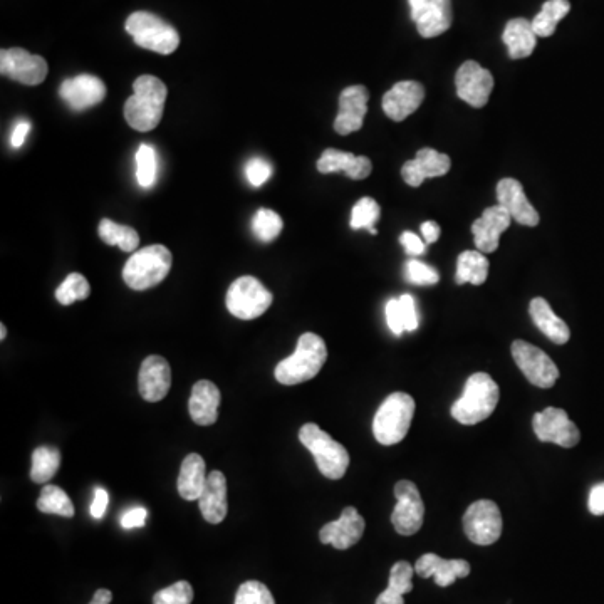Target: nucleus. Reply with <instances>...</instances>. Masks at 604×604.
<instances>
[{"instance_id": "nucleus-1", "label": "nucleus", "mask_w": 604, "mask_h": 604, "mask_svg": "<svg viewBox=\"0 0 604 604\" xmlns=\"http://www.w3.org/2000/svg\"><path fill=\"white\" fill-rule=\"evenodd\" d=\"M168 89L162 79L145 74L133 83V96L125 103V118L133 130H155L162 121Z\"/></svg>"}, {"instance_id": "nucleus-2", "label": "nucleus", "mask_w": 604, "mask_h": 604, "mask_svg": "<svg viewBox=\"0 0 604 604\" xmlns=\"http://www.w3.org/2000/svg\"><path fill=\"white\" fill-rule=\"evenodd\" d=\"M326 360L328 348L324 339L318 334L304 333L297 341L296 351L276 366L274 375L281 385H299L304 381L313 380Z\"/></svg>"}, {"instance_id": "nucleus-3", "label": "nucleus", "mask_w": 604, "mask_h": 604, "mask_svg": "<svg viewBox=\"0 0 604 604\" xmlns=\"http://www.w3.org/2000/svg\"><path fill=\"white\" fill-rule=\"evenodd\" d=\"M499 385L487 373H475L465 383L464 393L452 405V417L462 425H477L494 413L499 403Z\"/></svg>"}, {"instance_id": "nucleus-4", "label": "nucleus", "mask_w": 604, "mask_h": 604, "mask_svg": "<svg viewBox=\"0 0 604 604\" xmlns=\"http://www.w3.org/2000/svg\"><path fill=\"white\" fill-rule=\"evenodd\" d=\"M172 269V252L165 245H148L126 262L123 281L133 291H146L165 281Z\"/></svg>"}, {"instance_id": "nucleus-5", "label": "nucleus", "mask_w": 604, "mask_h": 604, "mask_svg": "<svg viewBox=\"0 0 604 604\" xmlns=\"http://www.w3.org/2000/svg\"><path fill=\"white\" fill-rule=\"evenodd\" d=\"M415 415V400L408 393H391L376 412L373 435L381 445H395L407 437Z\"/></svg>"}, {"instance_id": "nucleus-6", "label": "nucleus", "mask_w": 604, "mask_h": 604, "mask_svg": "<svg viewBox=\"0 0 604 604\" xmlns=\"http://www.w3.org/2000/svg\"><path fill=\"white\" fill-rule=\"evenodd\" d=\"M299 440L313 453L319 472L326 479H343L349 467V453L341 443L329 437L316 423H306L299 430Z\"/></svg>"}, {"instance_id": "nucleus-7", "label": "nucleus", "mask_w": 604, "mask_h": 604, "mask_svg": "<svg viewBox=\"0 0 604 604\" xmlns=\"http://www.w3.org/2000/svg\"><path fill=\"white\" fill-rule=\"evenodd\" d=\"M125 29L133 37L136 46L163 56L175 53L180 44L177 29L151 12H133L126 19Z\"/></svg>"}, {"instance_id": "nucleus-8", "label": "nucleus", "mask_w": 604, "mask_h": 604, "mask_svg": "<svg viewBox=\"0 0 604 604\" xmlns=\"http://www.w3.org/2000/svg\"><path fill=\"white\" fill-rule=\"evenodd\" d=\"M225 304L229 313L242 321L261 318L271 308L272 294L256 277H239L227 291Z\"/></svg>"}, {"instance_id": "nucleus-9", "label": "nucleus", "mask_w": 604, "mask_h": 604, "mask_svg": "<svg viewBox=\"0 0 604 604\" xmlns=\"http://www.w3.org/2000/svg\"><path fill=\"white\" fill-rule=\"evenodd\" d=\"M511 351L512 358L519 366V370L529 380V383L537 386V388H542V390H547V388L556 385L559 378L558 366L541 348H537V346L527 343V341H522V339H517L512 343Z\"/></svg>"}, {"instance_id": "nucleus-10", "label": "nucleus", "mask_w": 604, "mask_h": 604, "mask_svg": "<svg viewBox=\"0 0 604 604\" xmlns=\"http://www.w3.org/2000/svg\"><path fill=\"white\" fill-rule=\"evenodd\" d=\"M396 506L391 514V524L401 536H413L422 529L425 504L417 485L410 480H400L395 485Z\"/></svg>"}, {"instance_id": "nucleus-11", "label": "nucleus", "mask_w": 604, "mask_h": 604, "mask_svg": "<svg viewBox=\"0 0 604 604\" xmlns=\"http://www.w3.org/2000/svg\"><path fill=\"white\" fill-rule=\"evenodd\" d=\"M464 531L470 541L479 546H490L502 534V516L494 500H477L465 511Z\"/></svg>"}, {"instance_id": "nucleus-12", "label": "nucleus", "mask_w": 604, "mask_h": 604, "mask_svg": "<svg viewBox=\"0 0 604 604\" xmlns=\"http://www.w3.org/2000/svg\"><path fill=\"white\" fill-rule=\"evenodd\" d=\"M532 428L541 442L556 443L559 447L573 448L581 440L579 428L563 408L549 407L537 412L532 418Z\"/></svg>"}, {"instance_id": "nucleus-13", "label": "nucleus", "mask_w": 604, "mask_h": 604, "mask_svg": "<svg viewBox=\"0 0 604 604\" xmlns=\"http://www.w3.org/2000/svg\"><path fill=\"white\" fill-rule=\"evenodd\" d=\"M0 73L9 76L17 83L37 86L44 83V79L47 78L49 66L42 56L31 54L21 47H14V49H4L0 53Z\"/></svg>"}, {"instance_id": "nucleus-14", "label": "nucleus", "mask_w": 604, "mask_h": 604, "mask_svg": "<svg viewBox=\"0 0 604 604\" xmlns=\"http://www.w3.org/2000/svg\"><path fill=\"white\" fill-rule=\"evenodd\" d=\"M455 88L462 101L472 108H484L494 89V76L475 61H467L455 74Z\"/></svg>"}, {"instance_id": "nucleus-15", "label": "nucleus", "mask_w": 604, "mask_h": 604, "mask_svg": "<svg viewBox=\"0 0 604 604\" xmlns=\"http://www.w3.org/2000/svg\"><path fill=\"white\" fill-rule=\"evenodd\" d=\"M370 93L365 86H349L339 96V111L334 120V131L339 135H351L360 131L368 113Z\"/></svg>"}, {"instance_id": "nucleus-16", "label": "nucleus", "mask_w": 604, "mask_h": 604, "mask_svg": "<svg viewBox=\"0 0 604 604\" xmlns=\"http://www.w3.org/2000/svg\"><path fill=\"white\" fill-rule=\"evenodd\" d=\"M59 96L71 110L84 111L106 98V86L93 74H79L61 84Z\"/></svg>"}, {"instance_id": "nucleus-17", "label": "nucleus", "mask_w": 604, "mask_h": 604, "mask_svg": "<svg viewBox=\"0 0 604 604\" xmlns=\"http://www.w3.org/2000/svg\"><path fill=\"white\" fill-rule=\"evenodd\" d=\"M365 526V519L360 512L355 507H346L338 521L329 522L319 531V539L323 544H331L339 551H344L360 542Z\"/></svg>"}, {"instance_id": "nucleus-18", "label": "nucleus", "mask_w": 604, "mask_h": 604, "mask_svg": "<svg viewBox=\"0 0 604 604\" xmlns=\"http://www.w3.org/2000/svg\"><path fill=\"white\" fill-rule=\"evenodd\" d=\"M425 88L418 81H400L383 96V111L390 120L401 123L422 106Z\"/></svg>"}, {"instance_id": "nucleus-19", "label": "nucleus", "mask_w": 604, "mask_h": 604, "mask_svg": "<svg viewBox=\"0 0 604 604\" xmlns=\"http://www.w3.org/2000/svg\"><path fill=\"white\" fill-rule=\"evenodd\" d=\"M452 167V160L445 153L432 150V148H423L418 151L417 157L408 160L401 167V177L410 187L417 188L428 178H437L447 175Z\"/></svg>"}, {"instance_id": "nucleus-20", "label": "nucleus", "mask_w": 604, "mask_h": 604, "mask_svg": "<svg viewBox=\"0 0 604 604\" xmlns=\"http://www.w3.org/2000/svg\"><path fill=\"white\" fill-rule=\"evenodd\" d=\"M511 220V214L499 204L485 209L482 217L472 224L477 250L482 254H492L499 249L500 234L511 227Z\"/></svg>"}, {"instance_id": "nucleus-21", "label": "nucleus", "mask_w": 604, "mask_h": 604, "mask_svg": "<svg viewBox=\"0 0 604 604\" xmlns=\"http://www.w3.org/2000/svg\"><path fill=\"white\" fill-rule=\"evenodd\" d=\"M170 386H172V370L168 361L162 356H148L141 363L140 376H138L141 398L150 403L162 401L168 395Z\"/></svg>"}, {"instance_id": "nucleus-22", "label": "nucleus", "mask_w": 604, "mask_h": 604, "mask_svg": "<svg viewBox=\"0 0 604 604\" xmlns=\"http://www.w3.org/2000/svg\"><path fill=\"white\" fill-rule=\"evenodd\" d=\"M497 202L500 207L511 214L512 220L526 227H536L539 224V214L527 200L524 187L514 178H504L497 183Z\"/></svg>"}, {"instance_id": "nucleus-23", "label": "nucleus", "mask_w": 604, "mask_h": 604, "mask_svg": "<svg viewBox=\"0 0 604 604\" xmlns=\"http://www.w3.org/2000/svg\"><path fill=\"white\" fill-rule=\"evenodd\" d=\"M415 573L420 578H433L440 588H447L459 578H467L470 564L464 559H443L437 554H423L415 564Z\"/></svg>"}, {"instance_id": "nucleus-24", "label": "nucleus", "mask_w": 604, "mask_h": 604, "mask_svg": "<svg viewBox=\"0 0 604 604\" xmlns=\"http://www.w3.org/2000/svg\"><path fill=\"white\" fill-rule=\"evenodd\" d=\"M220 390L209 380H200L192 388L188 401V412L193 422L200 427H210L219 418Z\"/></svg>"}, {"instance_id": "nucleus-25", "label": "nucleus", "mask_w": 604, "mask_h": 604, "mask_svg": "<svg viewBox=\"0 0 604 604\" xmlns=\"http://www.w3.org/2000/svg\"><path fill=\"white\" fill-rule=\"evenodd\" d=\"M198 504L202 516L209 524H220L224 521L229 511V502H227V479L222 472L219 470L210 472Z\"/></svg>"}, {"instance_id": "nucleus-26", "label": "nucleus", "mask_w": 604, "mask_h": 604, "mask_svg": "<svg viewBox=\"0 0 604 604\" xmlns=\"http://www.w3.org/2000/svg\"><path fill=\"white\" fill-rule=\"evenodd\" d=\"M319 173L344 172L346 177L351 180H365L370 177L373 165L370 158L356 157L348 151L334 150L328 148L323 151V155L318 160Z\"/></svg>"}, {"instance_id": "nucleus-27", "label": "nucleus", "mask_w": 604, "mask_h": 604, "mask_svg": "<svg viewBox=\"0 0 604 604\" xmlns=\"http://www.w3.org/2000/svg\"><path fill=\"white\" fill-rule=\"evenodd\" d=\"M529 314L546 338L551 339L554 344H566L571 338L568 324L552 311L551 304L544 297H536L529 304Z\"/></svg>"}, {"instance_id": "nucleus-28", "label": "nucleus", "mask_w": 604, "mask_h": 604, "mask_svg": "<svg viewBox=\"0 0 604 604\" xmlns=\"http://www.w3.org/2000/svg\"><path fill=\"white\" fill-rule=\"evenodd\" d=\"M207 484V467L205 460L198 453L185 457L178 474V494L185 500H198Z\"/></svg>"}, {"instance_id": "nucleus-29", "label": "nucleus", "mask_w": 604, "mask_h": 604, "mask_svg": "<svg viewBox=\"0 0 604 604\" xmlns=\"http://www.w3.org/2000/svg\"><path fill=\"white\" fill-rule=\"evenodd\" d=\"M502 41L507 46L509 58L524 59L529 58L537 44V34L534 32L532 22L527 19H512L507 22Z\"/></svg>"}, {"instance_id": "nucleus-30", "label": "nucleus", "mask_w": 604, "mask_h": 604, "mask_svg": "<svg viewBox=\"0 0 604 604\" xmlns=\"http://www.w3.org/2000/svg\"><path fill=\"white\" fill-rule=\"evenodd\" d=\"M452 22V0H432L415 24L420 36L432 39L447 32L452 27Z\"/></svg>"}, {"instance_id": "nucleus-31", "label": "nucleus", "mask_w": 604, "mask_h": 604, "mask_svg": "<svg viewBox=\"0 0 604 604\" xmlns=\"http://www.w3.org/2000/svg\"><path fill=\"white\" fill-rule=\"evenodd\" d=\"M413 573L415 568L407 561L393 564L388 588L376 598L375 604H405L403 596L413 589Z\"/></svg>"}, {"instance_id": "nucleus-32", "label": "nucleus", "mask_w": 604, "mask_h": 604, "mask_svg": "<svg viewBox=\"0 0 604 604\" xmlns=\"http://www.w3.org/2000/svg\"><path fill=\"white\" fill-rule=\"evenodd\" d=\"M489 276V261L480 250H465L457 261V272L455 282L457 284H474L482 286Z\"/></svg>"}, {"instance_id": "nucleus-33", "label": "nucleus", "mask_w": 604, "mask_h": 604, "mask_svg": "<svg viewBox=\"0 0 604 604\" xmlns=\"http://www.w3.org/2000/svg\"><path fill=\"white\" fill-rule=\"evenodd\" d=\"M571 11L569 0H547L541 12L532 19V27L537 37H551L559 22Z\"/></svg>"}, {"instance_id": "nucleus-34", "label": "nucleus", "mask_w": 604, "mask_h": 604, "mask_svg": "<svg viewBox=\"0 0 604 604\" xmlns=\"http://www.w3.org/2000/svg\"><path fill=\"white\" fill-rule=\"evenodd\" d=\"M59 465H61V452L58 448L37 447L32 452L31 479L36 484H47L58 474Z\"/></svg>"}, {"instance_id": "nucleus-35", "label": "nucleus", "mask_w": 604, "mask_h": 604, "mask_svg": "<svg viewBox=\"0 0 604 604\" xmlns=\"http://www.w3.org/2000/svg\"><path fill=\"white\" fill-rule=\"evenodd\" d=\"M98 234L105 244L118 245L123 252H135L140 245V235L133 227L116 224L110 219L101 220Z\"/></svg>"}, {"instance_id": "nucleus-36", "label": "nucleus", "mask_w": 604, "mask_h": 604, "mask_svg": "<svg viewBox=\"0 0 604 604\" xmlns=\"http://www.w3.org/2000/svg\"><path fill=\"white\" fill-rule=\"evenodd\" d=\"M37 509L42 514H56L61 517H74V506L68 494L61 487L47 484L42 487L37 499Z\"/></svg>"}, {"instance_id": "nucleus-37", "label": "nucleus", "mask_w": 604, "mask_h": 604, "mask_svg": "<svg viewBox=\"0 0 604 604\" xmlns=\"http://www.w3.org/2000/svg\"><path fill=\"white\" fill-rule=\"evenodd\" d=\"M158 157L155 148L140 145L136 151V180L143 188H150L157 182Z\"/></svg>"}, {"instance_id": "nucleus-38", "label": "nucleus", "mask_w": 604, "mask_h": 604, "mask_svg": "<svg viewBox=\"0 0 604 604\" xmlns=\"http://www.w3.org/2000/svg\"><path fill=\"white\" fill-rule=\"evenodd\" d=\"M381 209L375 198H361L360 202L353 207L351 214V229L361 230L366 229L370 234H378L375 229V224L380 219Z\"/></svg>"}, {"instance_id": "nucleus-39", "label": "nucleus", "mask_w": 604, "mask_h": 604, "mask_svg": "<svg viewBox=\"0 0 604 604\" xmlns=\"http://www.w3.org/2000/svg\"><path fill=\"white\" fill-rule=\"evenodd\" d=\"M89 292H91V286H89L88 279L78 272H74V274H69L63 284L58 287L56 299L63 306H71L73 302L88 299Z\"/></svg>"}, {"instance_id": "nucleus-40", "label": "nucleus", "mask_w": 604, "mask_h": 604, "mask_svg": "<svg viewBox=\"0 0 604 604\" xmlns=\"http://www.w3.org/2000/svg\"><path fill=\"white\" fill-rule=\"evenodd\" d=\"M281 215L274 210L261 209L252 219V232L261 242H272L282 232Z\"/></svg>"}, {"instance_id": "nucleus-41", "label": "nucleus", "mask_w": 604, "mask_h": 604, "mask_svg": "<svg viewBox=\"0 0 604 604\" xmlns=\"http://www.w3.org/2000/svg\"><path fill=\"white\" fill-rule=\"evenodd\" d=\"M235 604H276L274 596L261 581H245L235 594Z\"/></svg>"}, {"instance_id": "nucleus-42", "label": "nucleus", "mask_w": 604, "mask_h": 604, "mask_svg": "<svg viewBox=\"0 0 604 604\" xmlns=\"http://www.w3.org/2000/svg\"><path fill=\"white\" fill-rule=\"evenodd\" d=\"M193 588L187 581L168 586L153 596V604H192Z\"/></svg>"}, {"instance_id": "nucleus-43", "label": "nucleus", "mask_w": 604, "mask_h": 604, "mask_svg": "<svg viewBox=\"0 0 604 604\" xmlns=\"http://www.w3.org/2000/svg\"><path fill=\"white\" fill-rule=\"evenodd\" d=\"M405 277H407L408 282H412L415 286H435L440 281V274L433 267L420 261L407 262Z\"/></svg>"}, {"instance_id": "nucleus-44", "label": "nucleus", "mask_w": 604, "mask_h": 604, "mask_svg": "<svg viewBox=\"0 0 604 604\" xmlns=\"http://www.w3.org/2000/svg\"><path fill=\"white\" fill-rule=\"evenodd\" d=\"M245 175H247V180H249L252 187H262V185L271 178V163H267L266 160H262V158H254V160H250V162L247 163Z\"/></svg>"}, {"instance_id": "nucleus-45", "label": "nucleus", "mask_w": 604, "mask_h": 604, "mask_svg": "<svg viewBox=\"0 0 604 604\" xmlns=\"http://www.w3.org/2000/svg\"><path fill=\"white\" fill-rule=\"evenodd\" d=\"M398 301H400L401 319H403L405 331H415L418 328V311L415 299L410 294H403Z\"/></svg>"}, {"instance_id": "nucleus-46", "label": "nucleus", "mask_w": 604, "mask_h": 604, "mask_svg": "<svg viewBox=\"0 0 604 604\" xmlns=\"http://www.w3.org/2000/svg\"><path fill=\"white\" fill-rule=\"evenodd\" d=\"M385 314L386 323H388L391 333L396 334V336L405 333V326H403V319H401L400 301L398 299H390V301L386 302Z\"/></svg>"}, {"instance_id": "nucleus-47", "label": "nucleus", "mask_w": 604, "mask_h": 604, "mask_svg": "<svg viewBox=\"0 0 604 604\" xmlns=\"http://www.w3.org/2000/svg\"><path fill=\"white\" fill-rule=\"evenodd\" d=\"M400 244L405 247V252H407L408 256H422L423 252L427 250L425 240L420 239L413 232H408V230L400 235Z\"/></svg>"}, {"instance_id": "nucleus-48", "label": "nucleus", "mask_w": 604, "mask_h": 604, "mask_svg": "<svg viewBox=\"0 0 604 604\" xmlns=\"http://www.w3.org/2000/svg\"><path fill=\"white\" fill-rule=\"evenodd\" d=\"M146 517H148V511L143 507H135L131 511L125 512L121 516V526L123 529H136V527L145 526Z\"/></svg>"}, {"instance_id": "nucleus-49", "label": "nucleus", "mask_w": 604, "mask_h": 604, "mask_svg": "<svg viewBox=\"0 0 604 604\" xmlns=\"http://www.w3.org/2000/svg\"><path fill=\"white\" fill-rule=\"evenodd\" d=\"M108 504H110V495L106 492L105 489L94 490V499L93 504H91V516L94 519H103L106 514V509H108Z\"/></svg>"}, {"instance_id": "nucleus-50", "label": "nucleus", "mask_w": 604, "mask_h": 604, "mask_svg": "<svg viewBox=\"0 0 604 604\" xmlns=\"http://www.w3.org/2000/svg\"><path fill=\"white\" fill-rule=\"evenodd\" d=\"M588 507L593 516H604V482L594 485L589 492Z\"/></svg>"}, {"instance_id": "nucleus-51", "label": "nucleus", "mask_w": 604, "mask_h": 604, "mask_svg": "<svg viewBox=\"0 0 604 604\" xmlns=\"http://www.w3.org/2000/svg\"><path fill=\"white\" fill-rule=\"evenodd\" d=\"M29 131H31V123H27V121H19L17 123L16 128L12 131L11 135V145L12 148H21L24 145V141H26L27 135H29Z\"/></svg>"}, {"instance_id": "nucleus-52", "label": "nucleus", "mask_w": 604, "mask_h": 604, "mask_svg": "<svg viewBox=\"0 0 604 604\" xmlns=\"http://www.w3.org/2000/svg\"><path fill=\"white\" fill-rule=\"evenodd\" d=\"M440 234H442V230H440V225H438L437 222H433V220L423 222L422 235L423 240H425V244H433V242H437Z\"/></svg>"}, {"instance_id": "nucleus-53", "label": "nucleus", "mask_w": 604, "mask_h": 604, "mask_svg": "<svg viewBox=\"0 0 604 604\" xmlns=\"http://www.w3.org/2000/svg\"><path fill=\"white\" fill-rule=\"evenodd\" d=\"M432 0H408V4H410V9H412V19L413 21H417L418 17L422 16L425 9H427L428 4H430Z\"/></svg>"}, {"instance_id": "nucleus-54", "label": "nucleus", "mask_w": 604, "mask_h": 604, "mask_svg": "<svg viewBox=\"0 0 604 604\" xmlns=\"http://www.w3.org/2000/svg\"><path fill=\"white\" fill-rule=\"evenodd\" d=\"M111 599H113V594L110 589H98L89 604H111Z\"/></svg>"}, {"instance_id": "nucleus-55", "label": "nucleus", "mask_w": 604, "mask_h": 604, "mask_svg": "<svg viewBox=\"0 0 604 604\" xmlns=\"http://www.w3.org/2000/svg\"><path fill=\"white\" fill-rule=\"evenodd\" d=\"M0 329H2V333H0V339H2V341H4V339H6V336H7L6 326H4V324H2V326H0Z\"/></svg>"}]
</instances>
